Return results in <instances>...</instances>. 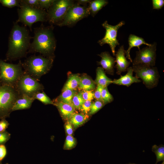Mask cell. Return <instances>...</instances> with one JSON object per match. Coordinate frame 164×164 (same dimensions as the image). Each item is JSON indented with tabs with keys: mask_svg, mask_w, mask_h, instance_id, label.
I'll use <instances>...</instances> for the list:
<instances>
[{
	"mask_svg": "<svg viewBox=\"0 0 164 164\" xmlns=\"http://www.w3.org/2000/svg\"><path fill=\"white\" fill-rule=\"evenodd\" d=\"M22 63H8L0 59V83L13 86L23 73Z\"/></svg>",
	"mask_w": 164,
	"mask_h": 164,
	"instance_id": "6",
	"label": "cell"
},
{
	"mask_svg": "<svg viewBox=\"0 0 164 164\" xmlns=\"http://www.w3.org/2000/svg\"><path fill=\"white\" fill-rule=\"evenodd\" d=\"M80 77L78 74H73L70 75L65 84L62 91L66 90H76L78 87Z\"/></svg>",
	"mask_w": 164,
	"mask_h": 164,
	"instance_id": "24",
	"label": "cell"
},
{
	"mask_svg": "<svg viewBox=\"0 0 164 164\" xmlns=\"http://www.w3.org/2000/svg\"><path fill=\"white\" fill-rule=\"evenodd\" d=\"M10 136V134L5 131L0 132V145H4L9 140Z\"/></svg>",
	"mask_w": 164,
	"mask_h": 164,
	"instance_id": "36",
	"label": "cell"
},
{
	"mask_svg": "<svg viewBox=\"0 0 164 164\" xmlns=\"http://www.w3.org/2000/svg\"><path fill=\"white\" fill-rule=\"evenodd\" d=\"M79 89L84 91H92L96 88V84L91 79L87 76L80 77L77 87Z\"/></svg>",
	"mask_w": 164,
	"mask_h": 164,
	"instance_id": "21",
	"label": "cell"
},
{
	"mask_svg": "<svg viewBox=\"0 0 164 164\" xmlns=\"http://www.w3.org/2000/svg\"><path fill=\"white\" fill-rule=\"evenodd\" d=\"M80 93L84 101H92L94 98V92L92 91L83 90L80 91Z\"/></svg>",
	"mask_w": 164,
	"mask_h": 164,
	"instance_id": "35",
	"label": "cell"
},
{
	"mask_svg": "<svg viewBox=\"0 0 164 164\" xmlns=\"http://www.w3.org/2000/svg\"><path fill=\"white\" fill-rule=\"evenodd\" d=\"M54 105L57 107L61 116L65 119L69 120L75 113V109L71 104L56 102Z\"/></svg>",
	"mask_w": 164,
	"mask_h": 164,
	"instance_id": "17",
	"label": "cell"
},
{
	"mask_svg": "<svg viewBox=\"0 0 164 164\" xmlns=\"http://www.w3.org/2000/svg\"><path fill=\"white\" fill-rule=\"evenodd\" d=\"M88 118L89 116L87 114L83 113H75L68 121L74 128H76L85 123Z\"/></svg>",
	"mask_w": 164,
	"mask_h": 164,
	"instance_id": "20",
	"label": "cell"
},
{
	"mask_svg": "<svg viewBox=\"0 0 164 164\" xmlns=\"http://www.w3.org/2000/svg\"><path fill=\"white\" fill-rule=\"evenodd\" d=\"M164 161H163V162L161 164H164Z\"/></svg>",
	"mask_w": 164,
	"mask_h": 164,
	"instance_id": "44",
	"label": "cell"
},
{
	"mask_svg": "<svg viewBox=\"0 0 164 164\" xmlns=\"http://www.w3.org/2000/svg\"><path fill=\"white\" fill-rule=\"evenodd\" d=\"M17 12L18 18L16 22H21L28 26L31 31L34 23L47 21V11L44 9L21 5L18 9Z\"/></svg>",
	"mask_w": 164,
	"mask_h": 164,
	"instance_id": "4",
	"label": "cell"
},
{
	"mask_svg": "<svg viewBox=\"0 0 164 164\" xmlns=\"http://www.w3.org/2000/svg\"><path fill=\"white\" fill-rule=\"evenodd\" d=\"M96 73V77L94 82L97 85H99L104 87H108L112 83V80L106 75L102 67H97Z\"/></svg>",
	"mask_w": 164,
	"mask_h": 164,
	"instance_id": "19",
	"label": "cell"
},
{
	"mask_svg": "<svg viewBox=\"0 0 164 164\" xmlns=\"http://www.w3.org/2000/svg\"><path fill=\"white\" fill-rule=\"evenodd\" d=\"M76 144L75 138L72 135H67L66 137L64 145V148L70 149L73 147Z\"/></svg>",
	"mask_w": 164,
	"mask_h": 164,
	"instance_id": "33",
	"label": "cell"
},
{
	"mask_svg": "<svg viewBox=\"0 0 164 164\" xmlns=\"http://www.w3.org/2000/svg\"><path fill=\"white\" fill-rule=\"evenodd\" d=\"M98 55L101 58V61L98 62V64L102 66L108 73L113 75L115 58L111 56L108 52L106 51L101 52Z\"/></svg>",
	"mask_w": 164,
	"mask_h": 164,
	"instance_id": "14",
	"label": "cell"
},
{
	"mask_svg": "<svg viewBox=\"0 0 164 164\" xmlns=\"http://www.w3.org/2000/svg\"><path fill=\"white\" fill-rule=\"evenodd\" d=\"M127 73L125 75H121L119 79H114L112 80V83L129 87L133 83H139L142 81L135 76H133V70L132 67H128L127 69Z\"/></svg>",
	"mask_w": 164,
	"mask_h": 164,
	"instance_id": "15",
	"label": "cell"
},
{
	"mask_svg": "<svg viewBox=\"0 0 164 164\" xmlns=\"http://www.w3.org/2000/svg\"><path fill=\"white\" fill-rule=\"evenodd\" d=\"M104 87L99 85H97L96 89L94 93V98L96 100H101V93L102 90Z\"/></svg>",
	"mask_w": 164,
	"mask_h": 164,
	"instance_id": "37",
	"label": "cell"
},
{
	"mask_svg": "<svg viewBox=\"0 0 164 164\" xmlns=\"http://www.w3.org/2000/svg\"><path fill=\"white\" fill-rule=\"evenodd\" d=\"M20 6L27 5L31 7L39 8V0H20Z\"/></svg>",
	"mask_w": 164,
	"mask_h": 164,
	"instance_id": "31",
	"label": "cell"
},
{
	"mask_svg": "<svg viewBox=\"0 0 164 164\" xmlns=\"http://www.w3.org/2000/svg\"><path fill=\"white\" fill-rule=\"evenodd\" d=\"M33 98L36 99L43 103L46 104L54 105V103L43 92H39L37 93L34 96Z\"/></svg>",
	"mask_w": 164,
	"mask_h": 164,
	"instance_id": "26",
	"label": "cell"
},
{
	"mask_svg": "<svg viewBox=\"0 0 164 164\" xmlns=\"http://www.w3.org/2000/svg\"><path fill=\"white\" fill-rule=\"evenodd\" d=\"M55 0H39V4L40 9L47 10L53 4Z\"/></svg>",
	"mask_w": 164,
	"mask_h": 164,
	"instance_id": "34",
	"label": "cell"
},
{
	"mask_svg": "<svg viewBox=\"0 0 164 164\" xmlns=\"http://www.w3.org/2000/svg\"><path fill=\"white\" fill-rule=\"evenodd\" d=\"M106 0H94L91 1L88 7L90 14L94 17L98 12L108 3Z\"/></svg>",
	"mask_w": 164,
	"mask_h": 164,
	"instance_id": "22",
	"label": "cell"
},
{
	"mask_svg": "<svg viewBox=\"0 0 164 164\" xmlns=\"http://www.w3.org/2000/svg\"><path fill=\"white\" fill-rule=\"evenodd\" d=\"M128 42L129 47L127 50H125L126 57L129 59L131 62H132V60L130 56V52L131 49L134 47H137L139 50H140V46L145 44L148 46H151L152 44L148 43L145 42L142 38L138 36L135 35L131 34L129 35Z\"/></svg>",
	"mask_w": 164,
	"mask_h": 164,
	"instance_id": "16",
	"label": "cell"
},
{
	"mask_svg": "<svg viewBox=\"0 0 164 164\" xmlns=\"http://www.w3.org/2000/svg\"><path fill=\"white\" fill-rule=\"evenodd\" d=\"M0 164H2V163L1 162H0ZM6 164H8L7 163Z\"/></svg>",
	"mask_w": 164,
	"mask_h": 164,
	"instance_id": "45",
	"label": "cell"
},
{
	"mask_svg": "<svg viewBox=\"0 0 164 164\" xmlns=\"http://www.w3.org/2000/svg\"><path fill=\"white\" fill-rule=\"evenodd\" d=\"M84 101L80 92L74 96L72 100L71 104L75 109H78Z\"/></svg>",
	"mask_w": 164,
	"mask_h": 164,
	"instance_id": "28",
	"label": "cell"
},
{
	"mask_svg": "<svg viewBox=\"0 0 164 164\" xmlns=\"http://www.w3.org/2000/svg\"><path fill=\"white\" fill-rule=\"evenodd\" d=\"M101 100L105 104L112 102L114 98L108 91L107 87H104L101 93Z\"/></svg>",
	"mask_w": 164,
	"mask_h": 164,
	"instance_id": "27",
	"label": "cell"
},
{
	"mask_svg": "<svg viewBox=\"0 0 164 164\" xmlns=\"http://www.w3.org/2000/svg\"><path fill=\"white\" fill-rule=\"evenodd\" d=\"M157 43L152 44L136 52L133 65H142L154 67L155 65Z\"/></svg>",
	"mask_w": 164,
	"mask_h": 164,
	"instance_id": "12",
	"label": "cell"
},
{
	"mask_svg": "<svg viewBox=\"0 0 164 164\" xmlns=\"http://www.w3.org/2000/svg\"><path fill=\"white\" fill-rule=\"evenodd\" d=\"M74 4L71 0H55L47 10V21L58 26L63 21L69 9Z\"/></svg>",
	"mask_w": 164,
	"mask_h": 164,
	"instance_id": "8",
	"label": "cell"
},
{
	"mask_svg": "<svg viewBox=\"0 0 164 164\" xmlns=\"http://www.w3.org/2000/svg\"><path fill=\"white\" fill-rule=\"evenodd\" d=\"M34 99L25 95H21L15 103L12 111L29 108Z\"/></svg>",
	"mask_w": 164,
	"mask_h": 164,
	"instance_id": "18",
	"label": "cell"
},
{
	"mask_svg": "<svg viewBox=\"0 0 164 164\" xmlns=\"http://www.w3.org/2000/svg\"><path fill=\"white\" fill-rule=\"evenodd\" d=\"M135 76L142 79L143 84L149 89L156 87L158 84L160 75L157 68L147 65H133Z\"/></svg>",
	"mask_w": 164,
	"mask_h": 164,
	"instance_id": "7",
	"label": "cell"
},
{
	"mask_svg": "<svg viewBox=\"0 0 164 164\" xmlns=\"http://www.w3.org/2000/svg\"><path fill=\"white\" fill-rule=\"evenodd\" d=\"M152 1L153 9H161L164 6V0H152Z\"/></svg>",
	"mask_w": 164,
	"mask_h": 164,
	"instance_id": "38",
	"label": "cell"
},
{
	"mask_svg": "<svg viewBox=\"0 0 164 164\" xmlns=\"http://www.w3.org/2000/svg\"><path fill=\"white\" fill-rule=\"evenodd\" d=\"M9 125V123L5 119H1L0 121V132L5 131Z\"/></svg>",
	"mask_w": 164,
	"mask_h": 164,
	"instance_id": "39",
	"label": "cell"
},
{
	"mask_svg": "<svg viewBox=\"0 0 164 164\" xmlns=\"http://www.w3.org/2000/svg\"><path fill=\"white\" fill-rule=\"evenodd\" d=\"M137 164L135 163H127V164Z\"/></svg>",
	"mask_w": 164,
	"mask_h": 164,
	"instance_id": "43",
	"label": "cell"
},
{
	"mask_svg": "<svg viewBox=\"0 0 164 164\" xmlns=\"http://www.w3.org/2000/svg\"><path fill=\"white\" fill-rule=\"evenodd\" d=\"M92 102V101H84L78 109L81 111L82 113L87 114L90 111Z\"/></svg>",
	"mask_w": 164,
	"mask_h": 164,
	"instance_id": "32",
	"label": "cell"
},
{
	"mask_svg": "<svg viewBox=\"0 0 164 164\" xmlns=\"http://www.w3.org/2000/svg\"><path fill=\"white\" fill-rule=\"evenodd\" d=\"M90 14L88 7L74 4L68 10L63 21L58 26H70Z\"/></svg>",
	"mask_w": 164,
	"mask_h": 164,
	"instance_id": "10",
	"label": "cell"
},
{
	"mask_svg": "<svg viewBox=\"0 0 164 164\" xmlns=\"http://www.w3.org/2000/svg\"><path fill=\"white\" fill-rule=\"evenodd\" d=\"M104 105L101 101L96 100L95 101L92 102L89 114L90 115L94 114L101 109Z\"/></svg>",
	"mask_w": 164,
	"mask_h": 164,
	"instance_id": "29",
	"label": "cell"
},
{
	"mask_svg": "<svg viewBox=\"0 0 164 164\" xmlns=\"http://www.w3.org/2000/svg\"><path fill=\"white\" fill-rule=\"evenodd\" d=\"M125 50L123 45L121 46L115 54V61L116 64L114 67L116 69V73L121 75L122 72L127 71L130 62L128 61L125 57Z\"/></svg>",
	"mask_w": 164,
	"mask_h": 164,
	"instance_id": "13",
	"label": "cell"
},
{
	"mask_svg": "<svg viewBox=\"0 0 164 164\" xmlns=\"http://www.w3.org/2000/svg\"><path fill=\"white\" fill-rule=\"evenodd\" d=\"M0 3L3 6L9 8L20 7V0H0Z\"/></svg>",
	"mask_w": 164,
	"mask_h": 164,
	"instance_id": "30",
	"label": "cell"
},
{
	"mask_svg": "<svg viewBox=\"0 0 164 164\" xmlns=\"http://www.w3.org/2000/svg\"><path fill=\"white\" fill-rule=\"evenodd\" d=\"M65 125L66 132L68 135H72L73 132L72 125L68 121Z\"/></svg>",
	"mask_w": 164,
	"mask_h": 164,
	"instance_id": "40",
	"label": "cell"
},
{
	"mask_svg": "<svg viewBox=\"0 0 164 164\" xmlns=\"http://www.w3.org/2000/svg\"><path fill=\"white\" fill-rule=\"evenodd\" d=\"M6 148L4 145H0V162L5 157L6 154Z\"/></svg>",
	"mask_w": 164,
	"mask_h": 164,
	"instance_id": "41",
	"label": "cell"
},
{
	"mask_svg": "<svg viewBox=\"0 0 164 164\" xmlns=\"http://www.w3.org/2000/svg\"><path fill=\"white\" fill-rule=\"evenodd\" d=\"M16 84V89L19 94L33 98L43 88L42 85L37 80L26 72L23 73Z\"/></svg>",
	"mask_w": 164,
	"mask_h": 164,
	"instance_id": "9",
	"label": "cell"
},
{
	"mask_svg": "<svg viewBox=\"0 0 164 164\" xmlns=\"http://www.w3.org/2000/svg\"><path fill=\"white\" fill-rule=\"evenodd\" d=\"M31 38L26 27L14 22L9 37L5 60H13L25 56L28 52Z\"/></svg>",
	"mask_w": 164,
	"mask_h": 164,
	"instance_id": "1",
	"label": "cell"
},
{
	"mask_svg": "<svg viewBox=\"0 0 164 164\" xmlns=\"http://www.w3.org/2000/svg\"><path fill=\"white\" fill-rule=\"evenodd\" d=\"M91 1L89 0H79L77 1V3L80 5H85L87 3H90Z\"/></svg>",
	"mask_w": 164,
	"mask_h": 164,
	"instance_id": "42",
	"label": "cell"
},
{
	"mask_svg": "<svg viewBox=\"0 0 164 164\" xmlns=\"http://www.w3.org/2000/svg\"><path fill=\"white\" fill-rule=\"evenodd\" d=\"M19 97V93L13 86L0 85V119L9 116L15 103Z\"/></svg>",
	"mask_w": 164,
	"mask_h": 164,
	"instance_id": "5",
	"label": "cell"
},
{
	"mask_svg": "<svg viewBox=\"0 0 164 164\" xmlns=\"http://www.w3.org/2000/svg\"><path fill=\"white\" fill-rule=\"evenodd\" d=\"M53 27L43 25L34 29L33 41L28 52L39 53L46 57H53L56 42L53 33Z\"/></svg>",
	"mask_w": 164,
	"mask_h": 164,
	"instance_id": "2",
	"label": "cell"
},
{
	"mask_svg": "<svg viewBox=\"0 0 164 164\" xmlns=\"http://www.w3.org/2000/svg\"><path fill=\"white\" fill-rule=\"evenodd\" d=\"M125 24V21H122L115 26L108 24L107 21H105L102 25L105 29V34L104 37L97 42L99 45L102 46L105 44L109 46L113 56L115 54V48L120 44L117 39L118 29Z\"/></svg>",
	"mask_w": 164,
	"mask_h": 164,
	"instance_id": "11",
	"label": "cell"
},
{
	"mask_svg": "<svg viewBox=\"0 0 164 164\" xmlns=\"http://www.w3.org/2000/svg\"><path fill=\"white\" fill-rule=\"evenodd\" d=\"M152 151L155 154L156 156V161L155 164H157L159 162L164 161V146L160 145L157 146L154 145L152 147Z\"/></svg>",
	"mask_w": 164,
	"mask_h": 164,
	"instance_id": "25",
	"label": "cell"
},
{
	"mask_svg": "<svg viewBox=\"0 0 164 164\" xmlns=\"http://www.w3.org/2000/svg\"><path fill=\"white\" fill-rule=\"evenodd\" d=\"M77 93L76 90L68 89L62 91L61 94L56 99V102H61L71 104L72 99L74 96Z\"/></svg>",
	"mask_w": 164,
	"mask_h": 164,
	"instance_id": "23",
	"label": "cell"
},
{
	"mask_svg": "<svg viewBox=\"0 0 164 164\" xmlns=\"http://www.w3.org/2000/svg\"><path fill=\"white\" fill-rule=\"evenodd\" d=\"M53 62V57L33 55L27 58L22 65L26 73L37 80L48 72Z\"/></svg>",
	"mask_w": 164,
	"mask_h": 164,
	"instance_id": "3",
	"label": "cell"
}]
</instances>
